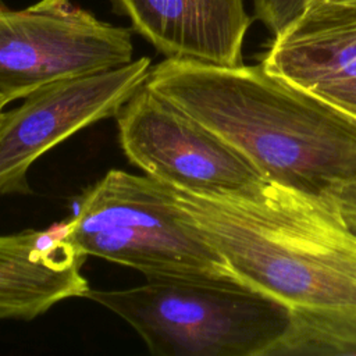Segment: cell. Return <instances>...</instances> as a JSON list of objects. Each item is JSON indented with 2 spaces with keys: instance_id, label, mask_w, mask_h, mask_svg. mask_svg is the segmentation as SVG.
Returning <instances> with one entry per match:
<instances>
[{
  "instance_id": "6da1fadb",
  "label": "cell",
  "mask_w": 356,
  "mask_h": 356,
  "mask_svg": "<svg viewBox=\"0 0 356 356\" xmlns=\"http://www.w3.org/2000/svg\"><path fill=\"white\" fill-rule=\"evenodd\" d=\"M145 85L211 129L264 178L312 193L356 177V120L257 65L165 58Z\"/></svg>"
},
{
  "instance_id": "7a4b0ae2",
  "label": "cell",
  "mask_w": 356,
  "mask_h": 356,
  "mask_svg": "<svg viewBox=\"0 0 356 356\" xmlns=\"http://www.w3.org/2000/svg\"><path fill=\"white\" fill-rule=\"evenodd\" d=\"M168 188L203 236L254 288L289 307H356V231L330 193L267 178L229 196Z\"/></svg>"
},
{
  "instance_id": "3957f363",
  "label": "cell",
  "mask_w": 356,
  "mask_h": 356,
  "mask_svg": "<svg viewBox=\"0 0 356 356\" xmlns=\"http://www.w3.org/2000/svg\"><path fill=\"white\" fill-rule=\"evenodd\" d=\"M85 256L106 259L149 278L246 282L149 175L110 170L78 199L64 222ZM249 284V282H246Z\"/></svg>"
},
{
  "instance_id": "277c9868",
  "label": "cell",
  "mask_w": 356,
  "mask_h": 356,
  "mask_svg": "<svg viewBox=\"0 0 356 356\" xmlns=\"http://www.w3.org/2000/svg\"><path fill=\"white\" fill-rule=\"evenodd\" d=\"M154 356H266L289 306L246 282L149 278L128 289H89Z\"/></svg>"
},
{
  "instance_id": "5b68a950",
  "label": "cell",
  "mask_w": 356,
  "mask_h": 356,
  "mask_svg": "<svg viewBox=\"0 0 356 356\" xmlns=\"http://www.w3.org/2000/svg\"><path fill=\"white\" fill-rule=\"evenodd\" d=\"M131 31L100 21L70 0L22 10L0 4V97L7 103L61 79L132 61Z\"/></svg>"
},
{
  "instance_id": "8992f818",
  "label": "cell",
  "mask_w": 356,
  "mask_h": 356,
  "mask_svg": "<svg viewBox=\"0 0 356 356\" xmlns=\"http://www.w3.org/2000/svg\"><path fill=\"white\" fill-rule=\"evenodd\" d=\"M115 118L127 159L167 186L229 196L248 192L264 179L242 153L145 83Z\"/></svg>"
},
{
  "instance_id": "52a82bcc",
  "label": "cell",
  "mask_w": 356,
  "mask_h": 356,
  "mask_svg": "<svg viewBox=\"0 0 356 356\" xmlns=\"http://www.w3.org/2000/svg\"><path fill=\"white\" fill-rule=\"evenodd\" d=\"M150 58L49 83L0 113V195L28 193V172L46 152L82 128L115 117L145 83Z\"/></svg>"
},
{
  "instance_id": "ba28073f",
  "label": "cell",
  "mask_w": 356,
  "mask_h": 356,
  "mask_svg": "<svg viewBox=\"0 0 356 356\" xmlns=\"http://www.w3.org/2000/svg\"><path fill=\"white\" fill-rule=\"evenodd\" d=\"M260 64L356 120V0L314 1Z\"/></svg>"
},
{
  "instance_id": "9c48e42d",
  "label": "cell",
  "mask_w": 356,
  "mask_h": 356,
  "mask_svg": "<svg viewBox=\"0 0 356 356\" xmlns=\"http://www.w3.org/2000/svg\"><path fill=\"white\" fill-rule=\"evenodd\" d=\"M165 58L235 67L250 26L243 0H111Z\"/></svg>"
},
{
  "instance_id": "30bf717a",
  "label": "cell",
  "mask_w": 356,
  "mask_h": 356,
  "mask_svg": "<svg viewBox=\"0 0 356 356\" xmlns=\"http://www.w3.org/2000/svg\"><path fill=\"white\" fill-rule=\"evenodd\" d=\"M88 256L65 236V225L0 235V320H33L70 298H85Z\"/></svg>"
},
{
  "instance_id": "8fae6325",
  "label": "cell",
  "mask_w": 356,
  "mask_h": 356,
  "mask_svg": "<svg viewBox=\"0 0 356 356\" xmlns=\"http://www.w3.org/2000/svg\"><path fill=\"white\" fill-rule=\"evenodd\" d=\"M356 356V307H289L266 356Z\"/></svg>"
},
{
  "instance_id": "7c38bea8",
  "label": "cell",
  "mask_w": 356,
  "mask_h": 356,
  "mask_svg": "<svg viewBox=\"0 0 356 356\" xmlns=\"http://www.w3.org/2000/svg\"><path fill=\"white\" fill-rule=\"evenodd\" d=\"M317 0H253V14L273 36L285 31Z\"/></svg>"
},
{
  "instance_id": "4fadbf2b",
  "label": "cell",
  "mask_w": 356,
  "mask_h": 356,
  "mask_svg": "<svg viewBox=\"0 0 356 356\" xmlns=\"http://www.w3.org/2000/svg\"><path fill=\"white\" fill-rule=\"evenodd\" d=\"M341 209L348 224L356 231V177L327 191Z\"/></svg>"
},
{
  "instance_id": "5bb4252c",
  "label": "cell",
  "mask_w": 356,
  "mask_h": 356,
  "mask_svg": "<svg viewBox=\"0 0 356 356\" xmlns=\"http://www.w3.org/2000/svg\"><path fill=\"white\" fill-rule=\"evenodd\" d=\"M6 104H8V103H7V102H6L3 97H0V113L3 111V108L6 107Z\"/></svg>"
}]
</instances>
